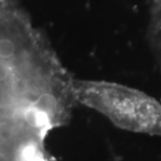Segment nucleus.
Returning a JSON list of instances; mask_svg holds the SVG:
<instances>
[{"instance_id":"1","label":"nucleus","mask_w":161,"mask_h":161,"mask_svg":"<svg viewBox=\"0 0 161 161\" xmlns=\"http://www.w3.org/2000/svg\"><path fill=\"white\" fill-rule=\"evenodd\" d=\"M73 80L24 12L0 0V122L45 139L78 105Z\"/></svg>"},{"instance_id":"2","label":"nucleus","mask_w":161,"mask_h":161,"mask_svg":"<svg viewBox=\"0 0 161 161\" xmlns=\"http://www.w3.org/2000/svg\"><path fill=\"white\" fill-rule=\"evenodd\" d=\"M78 104L106 116L121 130L161 137V104L136 88L95 80H73Z\"/></svg>"},{"instance_id":"3","label":"nucleus","mask_w":161,"mask_h":161,"mask_svg":"<svg viewBox=\"0 0 161 161\" xmlns=\"http://www.w3.org/2000/svg\"><path fill=\"white\" fill-rule=\"evenodd\" d=\"M150 22L147 39L161 71V0H150Z\"/></svg>"}]
</instances>
